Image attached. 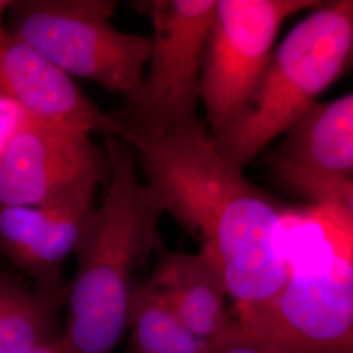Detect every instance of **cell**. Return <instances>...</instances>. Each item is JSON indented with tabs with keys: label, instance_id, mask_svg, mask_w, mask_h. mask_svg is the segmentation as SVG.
Here are the masks:
<instances>
[{
	"label": "cell",
	"instance_id": "1",
	"mask_svg": "<svg viewBox=\"0 0 353 353\" xmlns=\"http://www.w3.org/2000/svg\"><path fill=\"white\" fill-rule=\"evenodd\" d=\"M139 157L147 188L225 281L237 310L271 301L290 274L276 205L230 163L201 119L125 138Z\"/></svg>",
	"mask_w": 353,
	"mask_h": 353
},
{
	"label": "cell",
	"instance_id": "2",
	"mask_svg": "<svg viewBox=\"0 0 353 353\" xmlns=\"http://www.w3.org/2000/svg\"><path fill=\"white\" fill-rule=\"evenodd\" d=\"M105 150L110 176L74 252L63 353H112L127 331L138 270L165 249L160 233L164 210L140 182L135 152L119 138H108Z\"/></svg>",
	"mask_w": 353,
	"mask_h": 353
},
{
	"label": "cell",
	"instance_id": "3",
	"mask_svg": "<svg viewBox=\"0 0 353 353\" xmlns=\"http://www.w3.org/2000/svg\"><path fill=\"white\" fill-rule=\"evenodd\" d=\"M352 49L353 0L321 1L275 48L240 113L212 135L217 148L245 169L316 105Z\"/></svg>",
	"mask_w": 353,
	"mask_h": 353
},
{
	"label": "cell",
	"instance_id": "4",
	"mask_svg": "<svg viewBox=\"0 0 353 353\" xmlns=\"http://www.w3.org/2000/svg\"><path fill=\"white\" fill-rule=\"evenodd\" d=\"M113 0H12L6 26L71 77L125 99L139 87L150 37L117 29Z\"/></svg>",
	"mask_w": 353,
	"mask_h": 353
},
{
	"label": "cell",
	"instance_id": "5",
	"mask_svg": "<svg viewBox=\"0 0 353 353\" xmlns=\"http://www.w3.org/2000/svg\"><path fill=\"white\" fill-rule=\"evenodd\" d=\"M285 285L268 303L240 309L239 322L279 353H353V243L323 241L290 261Z\"/></svg>",
	"mask_w": 353,
	"mask_h": 353
},
{
	"label": "cell",
	"instance_id": "6",
	"mask_svg": "<svg viewBox=\"0 0 353 353\" xmlns=\"http://www.w3.org/2000/svg\"><path fill=\"white\" fill-rule=\"evenodd\" d=\"M217 0H144L151 20V54L139 87L110 112L121 128L159 132L198 119L207 41Z\"/></svg>",
	"mask_w": 353,
	"mask_h": 353
},
{
	"label": "cell",
	"instance_id": "7",
	"mask_svg": "<svg viewBox=\"0 0 353 353\" xmlns=\"http://www.w3.org/2000/svg\"><path fill=\"white\" fill-rule=\"evenodd\" d=\"M314 0H217L202 75V102L217 135L236 118L256 85L279 30Z\"/></svg>",
	"mask_w": 353,
	"mask_h": 353
},
{
	"label": "cell",
	"instance_id": "8",
	"mask_svg": "<svg viewBox=\"0 0 353 353\" xmlns=\"http://www.w3.org/2000/svg\"><path fill=\"white\" fill-rule=\"evenodd\" d=\"M109 176L88 131L23 115L0 151V207L41 205Z\"/></svg>",
	"mask_w": 353,
	"mask_h": 353
},
{
	"label": "cell",
	"instance_id": "9",
	"mask_svg": "<svg viewBox=\"0 0 353 353\" xmlns=\"http://www.w3.org/2000/svg\"><path fill=\"white\" fill-rule=\"evenodd\" d=\"M100 185L88 183L41 205L0 207V249L42 290H64V261L96 210Z\"/></svg>",
	"mask_w": 353,
	"mask_h": 353
},
{
	"label": "cell",
	"instance_id": "10",
	"mask_svg": "<svg viewBox=\"0 0 353 353\" xmlns=\"http://www.w3.org/2000/svg\"><path fill=\"white\" fill-rule=\"evenodd\" d=\"M0 101L21 113L89 134L119 138L112 114L101 110L75 80L0 23Z\"/></svg>",
	"mask_w": 353,
	"mask_h": 353
},
{
	"label": "cell",
	"instance_id": "11",
	"mask_svg": "<svg viewBox=\"0 0 353 353\" xmlns=\"http://www.w3.org/2000/svg\"><path fill=\"white\" fill-rule=\"evenodd\" d=\"M148 280L186 327L203 341H212L233 321L228 316L225 281L202 252H170L165 248Z\"/></svg>",
	"mask_w": 353,
	"mask_h": 353
},
{
	"label": "cell",
	"instance_id": "12",
	"mask_svg": "<svg viewBox=\"0 0 353 353\" xmlns=\"http://www.w3.org/2000/svg\"><path fill=\"white\" fill-rule=\"evenodd\" d=\"M272 161L321 176L353 178V92L316 102L287 132Z\"/></svg>",
	"mask_w": 353,
	"mask_h": 353
},
{
	"label": "cell",
	"instance_id": "13",
	"mask_svg": "<svg viewBox=\"0 0 353 353\" xmlns=\"http://www.w3.org/2000/svg\"><path fill=\"white\" fill-rule=\"evenodd\" d=\"M70 285L64 290L30 288L0 272V353H30L62 341L59 323Z\"/></svg>",
	"mask_w": 353,
	"mask_h": 353
},
{
	"label": "cell",
	"instance_id": "14",
	"mask_svg": "<svg viewBox=\"0 0 353 353\" xmlns=\"http://www.w3.org/2000/svg\"><path fill=\"white\" fill-rule=\"evenodd\" d=\"M127 331L128 353H207L208 348V341L186 327L150 280L134 290Z\"/></svg>",
	"mask_w": 353,
	"mask_h": 353
},
{
	"label": "cell",
	"instance_id": "15",
	"mask_svg": "<svg viewBox=\"0 0 353 353\" xmlns=\"http://www.w3.org/2000/svg\"><path fill=\"white\" fill-rule=\"evenodd\" d=\"M271 166L287 186L316 204L353 243V178L321 176L276 161H271Z\"/></svg>",
	"mask_w": 353,
	"mask_h": 353
},
{
	"label": "cell",
	"instance_id": "16",
	"mask_svg": "<svg viewBox=\"0 0 353 353\" xmlns=\"http://www.w3.org/2000/svg\"><path fill=\"white\" fill-rule=\"evenodd\" d=\"M207 353H279L241 322L232 321L212 341Z\"/></svg>",
	"mask_w": 353,
	"mask_h": 353
},
{
	"label": "cell",
	"instance_id": "17",
	"mask_svg": "<svg viewBox=\"0 0 353 353\" xmlns=\"http://www.w3.org/2000/svg\"><path fill=\"white\" fill-rule=\"evenodd\" d=\"M30 353H63V351H62V344H61V341H58V343H54V344H50V345L38 348L36 351H33V352Z\"/></svg>",
	"mask_w": 353,
	"mask_h": 353
},
{
	"label": "cell",
	"instance_id": "18",
	"mask_svg": "<svg viewBox=\"0 0 353 353\" xmlns=\"http://www.w3.org/2000/svg\"><path fill=\"white\" fill-rule=\"evenodd\" d=\"M11 3L12 0H0V23H4V17L7 16Z\"/></svg>",
	"mask_w": 353,
	"mask_h": 353
}]
</instances>
